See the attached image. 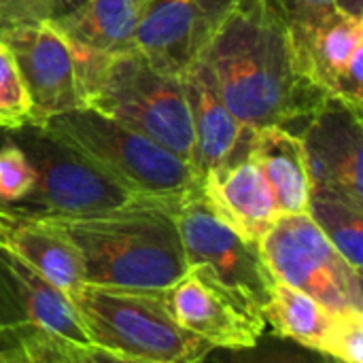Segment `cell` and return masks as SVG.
Masks as SVG:
<instances>
[{
  "label": "cell",
  "instance_id": "6da1fadb",
  "mask_svg": "<svg viewBox=\"0 0 363 363\" xmlns=\"http://www.w3.org/2000/svg\"><path fill=\"white\" fill-rule=\"evenodd\" d=\"M202 57L230 111L253 130H289L328 98L300 74L285 17L274 0H236Z\"/></svg>",
  "mask_w": 363,
  "mask_h": 363
},
{
  "label": "cell",
  "instance_id": "7a4b0ae2",
  "mask_svg": "<svg viewBox=\"0 0 363 363\" xmlns=\"http://www.w3.org/2000/svg\"><path fill=\"white\" fill-rule=\"evenodd\" d=\"M181 202L145 200L119 211L55 217L79 247L85 283L138 291H162L187 274L174 213Z\"/></svg>",
  "mask_w": 363,
  "mask_h": 363
},
{
  "label": "cell",
  "instance_id": "3957f363",
  "mask_svg": "<svg viewBox=\"0 0 363 363\" xmlns=\"http://www.w3.org/2000/svg\"><path fill=\"white\" fill-rule=\"evenodd\" d=\"M74 57L83 108L115 119L191 164L194 125L183 77L153 68L138 51L108 57L74 49Z\"/></svg>",
  "mask_w": 363,
  "mask_h": 363
},
{
  "label": "cell",
  "instance_id": "277c9868",
  "mask_svg": "<svg viewBox=\"0 0 363 363\" xmlns=\"http://www.w3.org/2000/svg\"><path fill=\"white\" fill-rule=\"evenodd\" d=\"M40 125L138 196L183 202L202 189L189 162L91 108L53 115Z\"/></svg>",
  "mask_w": 363,
  "mask_h": 363
},
{
  "label": "cell",
  "instance_id": "5b68a950",
  "mask_svg": "<svg viewBox=\"0 0 363 363\" xmlns=\"http://www.w3.org/2000/svg\"><path fill=\"white\" fill-rule=\"evenodd\" d=\"M70 298L91 347L147 363H204L215 351L170 317L160 291L83 283Z\"/></svg>",
  "mask_w": 363,
  "mask_h": 363
},
{
  "label": "cell",
  "instance_id": "8992f818",
  "mask_svg": "<svg viewBox=\"0 0 363 363\" xmlns=\"http://www.w3.org/2000/svg\"><path fill=\"white\" fill-rule=\"evenodd\" d=\"M6 134L19 145L36 172L32 194L17 208L36 215L85 217L157 200L130 191L43 125L28 123Z\"/></svg>",
  "mask_w": 363,
  "mask_h": 363
},
{
  "label": "cell",
  "instance_id": "52a82bcc",
  "mask_svg": "<svg viewBox=\"0 0 363 363\" xmlns=\"http://www.w3.org/2000/svg\"><path fill=\"white\" fill-rule=\"evenodd\" d=\"M266 268L330 311H363L362 272L351 268L308 213L281 215L259 240Z\"/></svg>",
  "mask_w": 363,
  "mask_h": 363
},
{
  "label": "cell",
  "instance_id": "ba28073f",
  "mask_svg": "<svg viewBox=\"0 0 363 363\" xmlns=\"http://www.w3.org/2000/svg\"><path fill=\"white\" fill-rule=\"evenodd\" d=\"M174 219L187 268L202 272L245 308L262 315L274 277L264 264L259 245L225 225L206 204L202 189L179 204Z\"/></svg>",
  "mask_w": 363,
  "mask_h": 363
},
{
  "label": "cell",
  "instance_id": "9c48e42d",
  "mask_svg": "<svg viewBox=\"0 0 363 363\" xmlns=\"http://www.w3.org/2000/svg\"><path fill=\"white\" fill-rule=\"evenodd\" d=\"M300 74L363 115V17L325 6L285 21Z\"/></svg>",
  "mask_w": 363,
  "mask_h": 363
},
{
  "label": "cell",
  "instance_id": "30bf717a",
  "mask_svg": "<svg viewBox=\"0 0 363 363\" xmlns=\"http://www.w3.org/2000/svg\"><path fill=\"white\" fill-rule=\"evenodd\" d=\"M236 0H145L134 49L157 70L183 77L204 55Z\"/></svg>",
  "mask_w": 363,
  "mask_h": 363
},
{
  "label": "cell",
  "instance_id": "8fae6325",
  "mask_svg": "<svg viewBox=\"0 0 363 363\" xmlns=\"http://www.w3.org/2000/svg\"><path fill=\"white\" fill-rule=\"evenodd\" d=\"M32 100V123L83 108L74 49L47 19L0 30Z\"/></svg>",
  "mask_w": 363,
  "mask_h": 363
},
{
  "label": "cell",
  "instance_id": "7c38bea8",
  "mask_svg": "<svg viewBox=\"0 0 363 363\" xmlns=\"http://www.w3.org/2000/svg\"><path fill=\"white\" fill-rule=\"evenodd\" d=\"M311 191H328L363 206V115L336 98L304 121L300 134Z\"/></svg>",
  "mask_w": 363,
  "mask_h": 363
},
{
  "label": "cell",
  "instance_id": "4fadbf2b",
  "mask_svg": "<svg viewBox=\"0 0 363 363\" xmlns=\"http://www.w3.org/2000/svg\"><path fill=\"white\" fill-rule=\"evenodd\" d=\"M160 298L183 330L206 340L213 349H247L268 332L262 315L245 308L194 268L162 289Z\"/></svg>",
  "mask_w": 363,
  "mask_h": 363
},
{
  "label": "cell",
  "instance_id": "5bb4252c",
  "mask_svg": "<svg viewBox=\"0 0 363 363\" xmlns=\"http://www.w3.org/2000/svg\"><path fill=\"white\" fill-rule=\"evenodd\" d=\"M183 83L194 125L191 166L200 181L213 170L249 160L255 130L240 123L230 111L204 57L187 68Z\"/></svg>",
  "mask_w": 363,
  "mask_h": 363
},
{
  "label": "cell",
  "instance_id": "9a60e30c",
  "mask_svg": "<svg viewBox=\"0 0 363 363\" xmlns=\"http://www.w3.org/2000/svg\"><path fill=\"white\" fill-rule=\"evenodd\" d=\"M0 249L72 296L85 283L79 247L49 217L0 204Z\"/></svg>",
  "mask_w": 363,
  "mask_h": 363
},
{
  "label": "cell",
  "instance_id": "2e32d148",
  "mask_svg": "<svg viewBox=\"0 0 363 363\" xmlns=\"http://www.w3.org/2000/svg\"><path fill=\"white\" fill-rule=\"evenodd\" d=\"M202 196L225 225L255 245L281 217L272 189L251 157L208 172L202 179Z\"/></svg>",
  "mask_w": 363,
  "mask_h": 363
},
{
  "label": "cell",
  "instance_id": "e0dca14e",
  "mask_svg": "<svg viewBox=\"0 0 363 363\" xmlns=\"http://www.w3.org/2000/svg\"><path fill=\"white\" fill-rule=\"evenodd\" d=\"M0 272L6 279L28 325L72 345H89L72 298L26 262L0 249Z\"/></svg>",
  "mask_w": 363,
  "mask_h": 363
},
{
  "label": "cell",
  "instance_id": "ac0fdd59",
  "mask_svg": "<svg viewBox=\"0 0 363 363\" xmlns=\"http://www.w3.org/2000/svg\"><path fill=\"white\" fill-rule=\"evenodd\" d=\"M145 0H87L72 13L49 21L79 51L119 55L134 49Z\"/></svg>",
  "mask_w": 363,
  "mask_h": 363
},
{
  "label": "cell",
  "instance_id": "d6986e66",
  "mask_svg": "<svg viewBox=\"0 0 363 363\" xmlns=\"http://www.w3.org/2000/svg\"><path fill=\"white\" fill-rule=\"evenodd\" d=\"M249 157L266 177L281 215L306 213L311 181L300 136L279 125L259 128L255 130Z\"/></svg>",
  "mask_w": 363,
  "mask_h": 363
},
{
  "label": "cell",
  "instance_id": "ffe728a7",
  "mask_svg": "<svg viewBox=\"0 0 363 363\" xmlns=\"http://www.w3.org/2000/svg\"><path fill=\"white\" fill-rule=\"evenodd\" d=\"M262 317L266 328H270V334L323 351L334 311L325 308L308 294L274 281L270 300L262 308Z\"/></svg>",
  "mask_w": 363,
  "mask_h": 363
},
{
  "label": "cell",
  "instance_id": "44dd1931",
  "mask_svg": "<svg viewBox=\"0 0 363 363\" xmlns=\"http://www.w3.org/2000/svg\"><path fill=\"white\" fill-rule=\"evenodd\" d=\"M308 217L334 245V249L347 259L351 268L362 272L363 268V206L349 198L311 191Z\"/></svg>",
  "mask_w": 363,
  "mask_h": 363
},
{
  "label": "cell",
  "instance_id": "7402d4cb",
  "mask_svg": "<svg viewBox=\"0 0 363 363\" xmlns=\"http://www.w3.org/2000/svg\"><path fill=\"white\" fill-rule=\"evenodd\" d=\"M204 363H342L336 357L266 332L247 349H215Z\"/></svg>",
  "mask_w": 363,
  "mask_h": 363
},
{
  "label": "cell",
  "instance_id": "603a6c76",
  "mask_svg": "<svg viewBox=\"0 0 363 363\" xmlns=\"http://www.w3.org/2000/svg\"><path fill=\"white\" fill-rule=\"evenodd\" d=\"M28 123H32V100L13 53L0 40V130L11 132Z\"/></svg>",
  "mask_w": 363,
  "mask_h": 363
},
{
  "label": "cell",
  "instance_id": "cb8c5ba5",
  "mask_svg": "<svg viewBox=\"0 0 363 363\" xmlns=\"http://www.w3.org/2000/svg\"><path fill=\"white\" fill-rule=\"evenodd\" d=\"M36 172L15 140L4 132L0 140V204L19 206L34 189Z\"/></svg>",
  "mask_w": 363,
  "mask_h": 363
},
{
  "label": "cell",
  "instance_id": "d4e9b609",
  "mask_svg": "<svg viewBox=\"0 0 363 363\" xmlns=\"http://www.w3.org/2000/svg\"><path fill=\"white\" fill-rule=\"evenodd\" d=\"M323 353L342 363H363V311H336L323 342Z\"/></svg>",
  "mask_w": 363,
  "mask_h": 363
},
{
  "label": "cell",
  "instance_id": "484cf974",
  "mask_svg": "<svg viewBox=\"0 0 363 363\" xmlns=\"http://www.w3.org/2000/svg\"><path fill=\"white\" fill-rule=\"evenodd\" d=\"M21 342L30 357L45 363H96L85 351L83 345H72L55 338L43 330L28 325L21 334Z\"/></svg>",
  "mask_w": 363,
  "mask_h": 363
},
{
  "label": "cell",
  "instance_id": "4316f807",
  "mask_svg": "<svg viewBox=\"0 0 363 363\" xmlns=\"http://www.w3.org/2000/svg\"><path fill=\"white\" fill-rule=\"evenodd\" d=\"M49 2L51 0H0V30L45 21Z\"/></svg>",
  "mask_w": 363,
  "mask_h": 363
},
{
  "label": "cell",
  "instance_id": "83f0119b",
  "mask_svg": "<svg viewBox=\"0 0 363 363\" xmlns=\"http://www.w3.org/2000/svg\"><path fill=\"white\" fill-rule=\"evenodd\" d=\"M285 21L298 19L302 15L315 13L325 6H340L349 13L362 15V0H274Z\"/></svg>",
  "mask_w": 363,
  "mask_h": 363
},
{
  "label": "cell",
  "instance_id": "f1b7e54d",
  "mask_svg": "<svg viewBox=\"0 0 363 363\" xmlns=\"http://www.w3.org/2000/svg\"><path fill=\"white\" fill-rule=\"evenodd\" d=\"M26 319L21 315V308L6 283V279L0 272V338L19 332L21 328H26Z\"/></svg>",
  "mask_w": 363,
  "mask_h": 363
},
{
  "label": "cell",
  "instance_id": "f546056e",
  "mask_svg": "<svg viewBox=\"0 0 363 363\" xmlns=\"http://www.w3.org/2000/svg\"><path fill=\"white\" fill-rule=\"evenodd\" d=\"M26 328H21L15 334H9V336L0 338V363H34L30 359L23 342H21V334H23Z\"/></svg>",
  "mask_w": 363,
  "mask_h": 363
},
{
  "label": "cell",
  "instance_id": "4dcf8cb0",
  "mask_svg": "<svg viewBox=\"0 0 363 363\" xmlns=\"http://www.w3.org/2000/svg\"><path fill=\"white\" fill-rule=\"evenodd\" d=\"M85 351L96 363H147L140 362V359L125 357V355H119V353H113V351H106V349H100V347H91V345H87Z\"/></svg>",
  "mask_w": 363,
  "mask_h": 363
},
{
  "label": "cell",
  "instance_id": "1f68e13d",
  "mask_svg": "<svg viewBox=\"0 0 363 363\" xmlns=\"http://www.w3.org/2000/svg\"><path fill=\"white\" fill-rule=\"evenodd\" d=\"M87 0H51L49 2V15H47V21H53V19H60L68 13H72L74 9L83 6Z\"/></svg>",
  "mask_w": 363,
  "mask_h": 363
},
{
  "label": "cell",
  "instance_id": "d6a6232c",
  "mask_svg": "<svg viewBox=\"0 0 363 363\" xmlns=\"http://www.w3.org/2000/svg\"><path fill=\"white\" fill-rule=\"evenodd\" d=\"M30 359H32L34 363H45V362H38V359H34V357H30Z\"/></svg>",
  "mask_w": 363,
  "mask_h": 363
},
{
  "label": "cell",
  "instance_id": "836d02e7",
  "mask_svg": "<svg viewBox=\"0 0 363 363\" xmlns=\"http://www.w3.org/2000/svg\"><path fill=\"white\" fill-rule=\"evenodd\" d=\"M2 134H4V132H2V130H0V136H2Z\"/></svg>",
  "mask_w": 363,
  "mask_h": 363
},
{
  "label": "cell",
  "instance_id": "e575fe53",
  "mask_svg": "<svg viewBox=\"0 0 363 363\" xmlns=\"http://www.w3.org/2000/svg\"><path fill=\"white\" fill-rule=\"evenodd\" d=\"M2 136H4V134H2ZM2 136H0V140H2Z\"/></svg>",
  "mask_w": 363,
  "mask_h": 363
}]
</instances>
